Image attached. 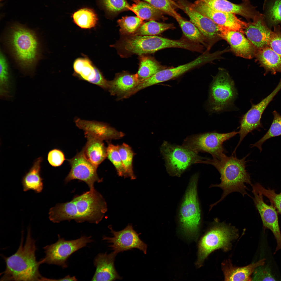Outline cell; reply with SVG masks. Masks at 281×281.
Masks as SVG:
<instances>
[{"label": "cell", "mask_w": 281, "mask_h": 281, "mask_svg": "<svg viewBox=\"0 0 281 281\" xmlns=\"http://www.w3.org/2000/svg\"><path fill=\"white\" fill-rule=\"evenodd\" d=\"M107 210L106 203L95 189L75 196L71 201L57 204L49 210V218L54 223L74 220L98 224Z\"/></svg>", "instance_id": "cell-1"}, {"label": "cell", "mask_w": 281, "mask_h": 281, "mask_svg": "<svg viewBox=\"0 0 281 281\" xmlns=\"http://www.w3.org/2000/svg\"><path fill=\"white\" fill-rule=\"evenodd\" d=\"M22 233L20 245L16 252L9 257L3 256L6 268L2 273L1 281H45L39 271L41 264L36 260V241L32 237L31 229H28L24 243Z\"/></svg>", "instance_id": "cell-2"}, {"label": "cell", "mask_w": 281, "mask_h": 281, "mask_svg": "<svg viewBox=\"0 0 281 281\" xmlns=\"http://www.w3.org/2000/svg\"><path fill=\"white\" fill-rule=\"evenodd\" d=\"M248 155L239 159L233 154L228 156L224 154L218 157L207 158L200 162L213 165L220 175V183L212 184L210 187L219 188L222 190L223 193L220 199L211 206L210 209L232 192L240 193L243 196L249 195L247 192L248 189L245 184L252 185L250 175L246 169L245 159Z\"/></svg>", "instance_id": "cell-3"}, {"label": "cell", "mask_w": 281, "mask_h": 281, "mask_svg": "<svg viewBox=\"0 0 281 281\" xmlns=\"http://www.w3.org/2000/svg\"><path fill=\"white\" fill-rule=\"evenodd\" d=\"M9 40L17 60L23 67H31L37 60L39 54V43L35 33L23 25L16 24L11 28Z\"/></svg>", "instance_id": "cell-4"}, {"label": "cell", "mask_w": 281, "mask_h": 281, "mask_svg": "<svg viewBox=\"0 0 281 281\" xmlns=\"http://www.w3.org/2000/svg\"><path fill=\"white\" fill-rule=\"evenodd\" d=\"M199 176L197 173L191 177L178 214L181 227L185 233L191 237L195 235L198 233L201 221L197 192Z\"/></svg>", "instance_id": "cell-5"}, {"label": "cell", "mask_w": 281, "mask_h": 281, "mask_svg": "<svg viewBox=\"0 0 281 281\" xmlns=\"http://www.w3.org/2000/svg\"><path fill=\"white\" fill-rule=\"evenodd\" d=\"M114 46L121 57L132 54L140 55L154 53L162 49L177 48V40H173L156 35H125Z\"/></svg>", "instance_id": "cell-6"}, {"label": "cell", "mask_w": 281, "mask_h": 281, "mask_svg": "<svg viewBox=\"0 0 281 281\" xmlns=\"http://www.w3.org/2000/svg\"><path fill=\"white\" fill-rule=\"evenodd\" d=\"M160 151L165 162L167 171L173 176L180 177L192 164L200 163L207 159L182 145L172 144L166 141L161 145Z\"/></svg>", "instance_id": "cell-7"}, {"label": "cell", "mask_w": 281, "mask_h": 281, "mask_svg": "<svg viewBox=\"0 0 281 281\" xmlns=\"http://www.w3.org/2000/svg\"><path fill=\"white\" fill-rule=\"evenodd\" d=\"M237 232L234 227L223 223L217 224L211 228L199 242L197 266H201L205 259L214 251L220 248L228 250L231 242L237 237Z\"/></svg>", "instance_id": "cell-8"}, {"label": "cell", "mask_w": 281, "mask_h": 281, "mask_svg": "<svg viewBox=\"0 0 281 281\" xmlns=\"http://www.w3.org/2000/svg\"><path fill=\"white\" fill-rule=\"evenodd\" d=\"M210 85L209 103L215 112L223 111L231 106L237 95L233 80L227 71L220 68Z\"/></svg>", "instance_id": "cell-9"}, {"label": "cell", "mask_w": 281, "mask_h": 281, "mask_svg": "<svg viewBox=\"0 0 281 281\" xmlns=\"http://www.w3.org/2000/svg\"><path fill=\"white\" fill-rule=\"evenodd\" d=\"M58 236L56 242L43 248L45 255L39 261L41 264L55 265L66 268L67 259L70 256L93 241L90 236H84L76 239L67 240Z\"/></svg>", "instance_id": "cell-10"}, {"label": "cell", "mask_w": 281, "mask_h": 281, "mask_svg": "<svg viewBox=\"0 0 281 281\" xmlns=\"http://www.w3.org/2000/svg\"><path fill=\"white\" fill-rule=\"evenodd\" d=\"M238 133L235 131L224 133L214 131L194 135L186 137L182 145L197 153L207 152L213 157H218L225 152L223 143Z\"/></svg>", "instance_id": "cell-11"}, {"label": "cell", "mask_w": 281, "mask_h": 281, "mask_svg": "<svg viewBox=\"0 0 281 281\" xmlns=\"http://www.w3.org/2000/svg\"><path fill=\"white\" fill-rule=\"evenodd\" d=\"M281 89V79L276 87L271 93L258 104H255L252 103L250 109L241 117L240 121V129L238 132L239 140L234 152H235L242 140L249 133L263 127L260 122L263 113Z\"/></svg>", "instance_id": "cell-12"}, {"label": "cell", "mask_w": 281, "mask_h": 281, "mask_svg": "<svg viewBox=\"0 0 281 281\" xmlns=\"http://www.w3.org/2000/svg\"><path fill=\"white\" fill-rule=\"evenodd\" d=\"M108 228L112 234V237L104 236L103 240L111 244L109 247L117 254L125 251L137 248L145 254L147 252V245L140 238L138 234L133 229L132 225L129 224L123 229L119 231L114 230L110 225Z\"/></svg>", "instance_id": "cell-13"}, {"label": "cell", "mask_w": 281, "mask_h": 281, "mask_svg": "<svg viewBox=\"0 0 281 281\" xmlns=\"http://www.w3.org/2000/svg\"><path fill=\"white\" fill-rule=\"evenodd\" d=\"M71 166L70 171L65 179L66 183L74 179L84 182L90 190L94 189V183L102 181L97 173L98 167L91 163L85 156L83 150L73 158L68 160Z\"/></svg>", "instance_id": "cell-14"}, {"label": "cell", "mask_w": 281, "mask_h": 281, "mask_svg": "<svg viewBox=\"0 0 281 281\" xmlns=\"http://www.w3.org/2000/svg\"><path fill=\"white\" fill-rule=\"evenodd\" d=\"M193 9L212 20L218 25L243 34L248 23L239 19L233 14L218 11L209 7L200 0L189 4Z\"/></svg>", "instance_id": "cell-15"}, {"label": "cell", "mask_w": 281, "mask_h": 281, "mask_svg": "<svg viewBox=\"0 0 281 281\" xmlns=\"http://www.w3.org/2000/svg\"><path fill=\"white\" fill-rule=\"evenodd\" d=\"M252 192L255 206L260 214L264 229H270L276 240L277 245L274 254L281 249V233L276 209L272 205H269L264 201L262 194L252 186Z\"/></svg>", "instance_id": "cell-16"}, {"label": "cell", "mask_w": 281, "mask_h": 281, "mask_svg": "<svg viewBox=\"0 0 281 281\" xmlns=\"http://www.w3.org/2000/svg\"><path fill=\"white\" fill-rule=\"evenodd\" d=\"M177 3L178 8L188 16L190 21L197 28L210 47V44L221 38L219 36L218 25L212 20L193 9L183 0H178Z\"/></svg>", "instance_id": "cell-17"}, {"label": "cell", "mask_w": 281, "mask_h": 281, "mask_svg": "<svg viewBox=\"0 0 281 281\" xmlns=\"http://www.w3.org/2000/svg\"><path fill=\"white\" fill-rule=\"evenodd\" d=\"M218 27L219 36L227 42L231 50L236 56L248 59L255 56L256 48L243 33L219 25Z\"/></svg>", "instance_id": "cell-18"}, {"label": "cell", "mask_w": 281, "mask_h": 281, "mask_svg": "<svg viewBox=\"0 0 281 281\" xmlns=\"http://www.w3.org/2000/svg\"><path fill=\"white\" fill-rule=\"evenodd\" d=\"M216 59L215 53L206 51L193 60L176 67L162 69L152 75L151 80L156 84L167 81L177 77L188 71Z\"/></svg>", "instance_id": "cell-19"}, {"label": "cell", "mask_w": 281, "mask_h": 281, "mask_svg": "<svg viewBox=\"0 0 281 281\" xmlns=\"http://www.w3.org/2000/svg\"><path fill=\"white\" fill-rule=\"evenodd\" d=\"M76 125L84 131L85 136H89L102 140L120 139L124 136L106 124L95 121L87 120L79 118L75 120Z\"/></svg>", "instance_id": "cell-20"}, {"label": "cell", "mask_w": 281, "mask_h": 281, "mask_svg": "<svg viewBox=\"0 0 281 281\" xmlns=\"http://www.w3.org/2000/svg\"><path fill=\"white\" fill-rule=\"evenodd\" d=\"M253 20L248 23L244 30L247 38L257 50L268 46L272 31L267 25L263 14L258 12Z\"/></svg>", "instance_id": "cell-21"}, {"label": "cell", "mask_w": 281, "mask_h": 281, "mask_svg": "<svg viewBox=\"0 0 281 281\" xmlns=\"http://www.w3.org/2000/svg\"><path fill=\"white\" fill-rule=\"evenodd\" d=\"M117 254L113 251L109 254L106 252L97 254L94 260L96 270L92 281H113L122 279L118 274L114 265Z\"/></svg>", "instance_id": "cell-22"}, {"label": "cell", "mask_w": 281, "mask_h": 281, "mask_svg": "<svg viewBox=\"0 0 281 281\" xmlns=\"http://www.w3.org/2000/svg\"><path fill=\"white\" fill-rule=\"evenodd\" d=\"M73 67L75 75L81 79L104 89H108L109 81L104 78L100 72L89 59L78 58L74 62Z\"/></svg>", "instance_id": "cell-23"}, {"label": "cell", "mask_w": 281, "mask_h": 281, "mask_svg": "<svg viewBox=\"0 0 281 281\" xmlns=\"http://www.w3.org/2000/svg\"><path fill=\"white\" fill-rule=\"evenodd\" d=\"M212 8L218 11L240 15L248 21L253 20L258 12L249 0H243L241 4L233 3L227 0H200Z\"/></svg>", "instance_id": "cell-24"}, {"label": "cell", "mask_w": 281, "mask_h": 281, "mask_svg": "<svg viewBox=\"0 0 281 281\" xmlns=\"http://www.w3.org/2000/svg\"><path fill=\"white\" fill-rule=\"evenodd\" d=\"M140 81L137 73L131 74L126 72L117 74L113 80L109 81L108 90L111 94L126 98L139 84Z\"/></svg>", "instance_id": "cell-25"}, {"label": "cell", "mask_w": 281, "mask_h": 281, "mask_svg": "<svg viewBox=\"0 0 281 281\" xmlns=\"http://www.w3.org/2000/svg\"><path fill=\"white\" fill-rule=\"evenodd\" d=\"M266 259L263 258L257 262L243 267L233 265L230 260L222 263V269L225 281H251V276L257 267L264 265Z\"/></svg>", "instance_id": "cell-26"}, {"label": "cell", "mask_w": 281, "mask_h": 281, "mask_svg": "<svg viewBox=\"0 0 281 281\" xmlns=\"http://www.w3.org/2000/svg\"><path fill=\"white\" fill-rule=\"evenodd\" d=\"M87 141L82 149L87 159L93 164L98 167L107 157V148L101 140L91 137H85Z\"/></svg>", "instance_id": "cell-27"}, {"label": "cell", "mask_w": 281, "mask_h": 281, "mask_svg": "<svg viewBox=\"0 0 281 281\" xmlns=\"http://www.w3.org/2000/svg\"><path fill=\"white\" fill-rule=\"evenodd\" d=\"M43 158L40 157L34 162L33 165L23 177L22 183L23 191L31 190L36 193L41 192L43 188V179L41 176V163Z\"/></svg>", "instance_id": "cell-28"}, {"label": "cell", "mask_w": 281, "mask_h": 281, "mask_svg": "<svg viewBox=\"0 0 281 281\" xmlns=\"http://www.w3.org/2000/svg\"><path fill=\"white\" fill-rule=\"evenodd\" d=\"M266 72L281 73V57L269 46L257 50L255 55Z\"/></svg>", "instance_id": "cell-29"}, {"label": "cell", "mask_w": 281, "mask_h": 281, "mask_svg": "<svg viewBox=\"0 0 281 281\" xmlns=\"http://www.w3.org/2000/svg\"><path fill=\"white\" fill-rule=\"evenodd\" d=\"M129 10L143 20L150 21L167 19L164 16L165 13L146 2L137 0L130 6Z\"/></svg>", "instance_id": "cell-30"}, {"label": "cell", "mask_w": 281, "mask_h": 281, "mask_svg": "<svg viewBox=\"0 0 281 281\" xmlns=\"http://www.w3.org/2000/svg\"><path fill=\"white\" fill-rule=\"evenodd\" d=\"M263 10L265 21L270 26L281 24V0H266Z\"/></svg>", "instance_id": "cell-31"}, {"label": "cell", "mask_w": 281, "mask_h": 281, "mask_svg": "<svg viewBox=\"0 0 281 281\" xmlns=\"http://www.w3.org/2000/svg\"><path fill=\"white\" fill-rule=\"evenodd\" d=\"M74 23L83 29H90L94 27L98 21L97 15L91 9L85 8L79 9L72 15Z\"/></svg>", "instance_id": "cell-32"}, {"label": "cell", "mask_w": 281, "mask_h": 281, "mask_svg": "<svg viewBox=\"0 0 281 281\" xmlns=\"http://www.w3.org/2000/svg\"><path fill=\"white\" fill-rule=\"evenodd\" d=\"M139 58V68L137 73L140 81L162 69L160 65L150 56L141 55Z\"/></svg>", "instance_id": "cell-33"}, {"label": "cell", "mask_w": 281, "mask_h": 281, "mask_svg": "<svg viewBox=\"0 0 281 281\" xmlns=\"http://www.w3.org/2000/svg\"><path fill=\"white\" fill-rule=\"evenodd\" d=\"M176 21L184 35L188 39L193 42L208 46L209 48L206 39L194 24L182 17L178 19Z\"/></svg>", "instance_id": "cell-34"}, {"label": "cell", "mask_w": 281, "mask_h": 281, "mask_svg": "<svg viewBox=\"0 0 281 281\" xmlns=\"http://www.w3.org/2000/svg\"><path fill=\"white\" fill-rule=\"evenodd\" d=\"M175 28L173 23H160L151 20L144 23L133 35H156L160 34L168 30Z\"/></svg>", "instance_id": "cell-35"}, {"label": "cell", "mask_w": 281, "mask_h": 281, "mask_svg": "<svg viewBox=\"0 0 281 281\" xmlns=\"http://www.w3.org/2000/svg\"><path fill=\"white\" fill-rule=\"evenodd\" d=\"M0 96L3 99H6L10 96V73L8 62L1 52L0 55Z\"/></svg>", "instance_id": "cell-36"}, {"label": "cell", "mask_w": 281, "mask_h": 281, "mask_svg": "<svg viewBox=\"0 0 281 281\" xmlns=\"http://www.w3.org/2000/svg\"><path fill=\"white\" fill-rule=\"evenodd\" d=\"M274 118L268 130L266 133L258 141L254 144H251V148L256 147L262 151V145L267 140L272 137L281 136V115L277 111L273 112Z\"/></svg>", "instance_id": "cell-37"}, {"label": "cell", "mask_w": 281, "mask_h": 281, "mask_svg": "<svg viewBox=\"0 0 281 281\" xmlns=\"http://www.w3.org/2000/svg\"><path fill=\"white\" fill-rule=\"evenodd\" d=\"M118 150L127 177L131 180L135 179L136 177L134 174L132 166L134 154L131 148L128 144L123 143L118 145Z\"/></svg>", "instance_id": "cell-38"}, {"label": "cell", "mask_w": 281, "mask_h": 281, "mask_svg": "<svg viewBox=\"0 0 281 281\" xmlns=\"http://www.w3.org/2000/svg\"><path fill=\"white\" fill-rule=\"evenodd\" d=\"M143 20L138 16L122 17L117 21L120 33L125 35L134 34L143 24Z\"/></svg>", "instance_id": "cell-39"}, {"label": "cell", "mask_w": 281, "mask_h": 281, "mask_svg": "<svg viewBox=\"0 0 281 281\" xmlns=\"http://www.w3.org/2000/svg\"><path fill=\"white\" fill-rule=\"evenodd\" d=\"M107 157L114 167L118 175L124 178L127 175L118 150V145L109 143L107 148Z\"/></svg>", "instance_id": "cell-40"}, {"label": "cell", "mask_w": 281, "mask_h": 281, "mask_svg": "<svg viewBox=\"0 0 281 281\" xmlns=\"http://www.w3.org/2000/svg\"><path fill=\"white\" fill-rule=\"evenodd\" d=\"M160 10L171 16L176 20L182 17L175 11L173 3L169 0H143Z\"/></svg>", "instance_id": "cell-41"}, {"label": "cell", "mask_w": 281, "mask_h": 281, "mask_svg": "<svg viewBox=\"0 0 281 281\" xmlns=\"http://www.w3.org/2000/svg\"><path fill=\"white\" fill-rule=\"evenodd\" d=\"M252 186L267 198L271 205L281 214V192L279 194H277L274 190L269 188L266 189L259 183H256Z\"/></svg>", "instance_id": "cell-42"}, {"label": "cell", "mask_w": 281, "mask_h": 281, "mask_svg": "<svg viewBox=\"0 0 281 281\" xmlns=\"http://www.w3.org/2000/svg\"><path fill=\"white\" fill-rule=\"evenodd\" d=\"M101 5L107 11L117 12L129 10L130 6L126 0H99Z\"/></svg>", "instance_id": "cell-43"}, {"label": "cell", "mask_w": 281, "mask_h": 281, "mask_svg": "<svg viewBox=\"0 0 281 281\" xmlns=\"http://www.w3.org/2000/svg\"><path fill=\"white\" fill-rule=\"evenodd\" d=\"M261 266L256 268L253 272L252 280L275 281L270 269L267 266Z\"/></svg>", "instance_id": "cell-44"}, {"label": "cell", "mask_w": 281, "mask_h": 281, "mask_svg": "<svg viewBox=\"0 0 281 281\" xmlns=\"http://www.w3.org/2000/svg\"><path fill=\"white\" fill-rule=\"evenodd\" d=\"M277 27L272 31L268 46L281 57V32Z\"/></svg>", "instance_id": "cell-45"}, {"label": "cell", "mask_w": 281, "mask_h": 281, "mask_svg": "<svg viewBox=\"0 0 281 281\" xmlns=\"http://www.w3.org/2000/svg\"><path fill=\"white\" fill-rule=\"evenodd\" d=\"M47 160L50 165L56 167L62 164L65 160V157L61 151L58 149H54L48 153Z\"/></svg>", "instance_id": "cell-46"}, {"label": "cell", "mask_w": 281, "mask_h": 281, "mask_svg": "<svg viewBox=\"0 0 281 281\" xmlns=\"http://www.w3.org/2000/svg\"><path fill=\"white\" fill-rule=\"evenodd\" d=\"M77 279L75 277H71L69 275H68L65 277L58 279H48V281H76Z\"/></svg>", "instance_id": "cell-47"}, {"label": "cell", "mask_w": 281, "mask_h": 281, "mask_svg": "<svg viewBox=\"0 0 281 281\" xmlns=\"http://www.w3.org/2000/svg\"><path fill=\"white\" fill-rule=\"evenodd\" d=\"M176 7H177L178 5L177 3H176V2L174 1L173 0H169Z\"/></svg>", "instance_id": "cell-48"}, {"label": "cell", "mask_w": 281, "mask_h": 281, "mask_svg": "<svg viewBox=\"0 0 281 281\" xmlns=\"http://www.w3.org/2000/svg\"><path fill=\"white\" fill-rule=\"evenodd\" d=\"M2 0H1V1H2Z\"/></svg>", "instance_id": "cell-49"}]
</instances>
